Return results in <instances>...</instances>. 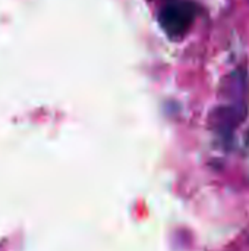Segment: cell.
I'll return each instance as SVG.
<instances>
[{"label":"cell","instance_id":"1","mask_svg":"<svg viewBox=\"0 0 249 251\" xmlns=\"http://www.w3.org/2000/svg\"><path fill=\"white\" fill-rule=\"evenodd\" d=\"M225 103L216 107L211 118L216 131L229 138L236 126L244 121L248 110V79L245 72H233L230 75V81L225 82Z\"/></svg>","mask_w":249,"mask_h":251},{"label":"cell","instance_id":"2","mask_svg":"<svg viewBox=\"0 0 249 251\" xmlns=\"http://www.w3.org/2000/svg\"><path fill=\"white\" fill-rule=\"evenodd\" d=\"M198 13V7L191 0H170L160 13L158 22L163 31L173 40L182 38L191 29Z\"/></svg>","mask_w":249,"mask_h":251}]
</instances>
